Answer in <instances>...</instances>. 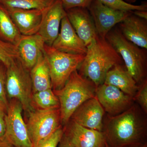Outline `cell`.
Wrapping results in <instances>:
<instances>
[{
	"label": "cell",
	"mask_w": 147,
	"mask_h": 147,
	"mask_svg": "<svg viewBox=\"0 0 147 147\" xmlns=\"http://www.w3.org/2000/svg\"><path fill=\"white\" fill-rule=\"evenodd\" d=\"M146 114L133 105L115 116L107 115L103 120L102 132L109 147H125L147 143Z\"/></svg>",
	"instance_id": "1"
},
{
	"label": "cell",
	"mask_w": 147,
	"mask_h": 147,
	"mask_svg": "<svg viewBox=\"0 0 147 147\" xmlns=\"http://www.w3.org/2000/svg\"><path fill=\"white\" fill-rule=\"evenodd\" d=\"M124 64L117 52L105 38L98 35L87 47V53L78 69L79 73L96 87L104 84L106 74L114 66Z\"/></svg>",
	"instance_id": "2"
},
{
	"label": "cell",
	"mask_w": 147,
	"mask_h": 147,
	"mask_svg": "<svg viewBox=\"0 0 147 147\" xmlns=\"http://www.w3.org/2000/svg\"><path fill=\"white\" fill-rule=\"evenodd\" d=\"M96 87L75 70L61 88L54 90L59 101L61 125H65L79 106L96 96Z\"/></svg>",
	"instance_id": "3"
},
{
	"label": "cell",
	"mask_w": 147,
	"mask_h": 147,
	"mask_svg": "<svg viewBox=\"0 0 147 147\" xmlns=\"http://www.w3.org/2000/svg\"><path fill=\"white\" fill-rule=\"evenodd\" d=\"M105 39L121 56L127 69L138 86L147 80V49L127 40L119 28H113Z\"/></svg>",
	"instance_id": "4"
},
{
	"label": "cell",
	"mask_w": 147,
	"mask_h": 147,
	"mask_svg": "<svg viewBox=\"0 0 147 147\" xmlns=\"http://www.w3.org/2000/svg\"><path fill=\"white\" fill-rule=\"evenodd\" d=\"M6 74L7 96L19 101L23 110L29 114L35 109L32 102V86L30 70L18 58L7 67Z\"/></svg>",
	"instance_id": "5"
},
{
	"label": "cell",
	"mask_w": 147,
	"mask_h": 147,
	"mask_svg": "<svg viewBox=\"0 0 147 147\" xmlns=\"http://www.w3.org/2000/svg\"><path fill=\"white\" fill-rule=\"evenodd\" d=\"M44 53L47 58L52 88H61L74 71L77 70L85 55H75L61 52L45 44Z\"/></svg>",
	"instance_id": "6"
},
{
	"label": "cell",
	"mask_w": 147,
	"mask_h": 147,
	"mask_svg": "<svg viewBox=\"0 0 147 147\" xmlns=\"http://www.w3.org/2000/svg\"><path fill=\"white\" fill-rule=\"evenodd\" d=\"M28 115L26 124L33 147L39 144L62 127L59 108L35 109Z\"/></svg>",
	"instance_id": "7"
},
{
	"label": "cell",
	"mask_w": 147,
	"mask_h": 147,
	"mask_svg": "<svg viewBox=\"0 0 147 147\" xmlns=\"http://www.w3.org/2000/svg\"><path fill=\"white\" fill-rule=\"evenodd\" d=\"M21 103L16 99L9 102L5 119V135L14 147H33L26 123L24 121Z\"/></svg>",
	"instance_id": "8"
},
{
	"label": "cell",
	"mask_w": 147,
	"mask_h": 147,
	"mask_svg": "<svg viewBox=\"0 0 147 147\" xmlns=\"http://www.w3.org/2000/svg\"><path fill=\"white\" fill-rule=\"evenodd\" d=\"M88 9L93 20L98 35L103 38H105L108 33L116 25L133 12L111 8L99 0H94Z\"/></svg>",
	"instance_id": "9"
},
{
	"label": "cell",
	"mask_w": 147,
	"mask_h": 147,
	"mask_svg": "<svg viewBox=\"0 0 147 147\" xmlns=\"http://www.w3.org/2000/svg\"><path fill=\"white\" fill-rule=\"evenodd\" d=\"M96 97L105 112L110 116L123 113L134 104L133 98L116 87L105 84L96 87Z\"/></svg>",
	"instance_id": "10"
},
{
	"label": "cell",
	"mask_w": 147,
	"mask_h": 147,
	"mask_svg": "<svg viewBox=\"0 0 147 147\" xmlns=\"http://www.w3.org/2000/svg\"><path fill=\"white\" fill-rule=\"evenodd\" d=\"M64 134L75 147H105L102 131L82 126L70 119L64 126Z\"/></svg>",
	"instance_id": "11"
},
{
	"label": "cell",
	"mask_w": 147,
	"mask_h": 147,
	"mask_svg": "<svg viewBox=\"0 0 147 147\" xmlns=\"http://www.w3.org/2000/svg\"><path fill=\"white\" fill-rule=\"evenodd\" d=\"M66 16V11L61 0H55L43 11L42 23L38 33L45 44L53 45L59 32L62 20Z\"/></svg>",
	"instance_id": "12"
},
{
	"label": "cell",
	"mask_w": 147,
	"mask_h": 147,
	"mask_svg": "<svg viewBox=\"0 0 147 147\" xmlns=\"http://www.w3.org/2000/svg\"><path fill=\"white\" fill-rule=\"evenodd\" d=\"M105 113L95 96L82 103L70 119L84 127L102 131Z\"/></svg>",
	"instance_id": "13"
},
{
	"label": "cell",
	"mask_w": 147,
	"mask_h": 147,
	"mask_svg": "<svg viewBox=\"0 0 147 147\" xmlns=\"http://www.w3.org/2000/svg\"><path fill=\"white\" fill-rule=\"evenodd\" d=\"M52 47L56 50L75 55H86L87 47L76 34L66 16L61 22L60 29Z\"/></svg>",
	"instance_id": "14"
},
{
	"label": "cell",
	"mask_w": 147,
	"mask_h": 147,
	"mask_svg": "<svg viewBox=\"0 0 147 147\" xmlns=\"http://www.w3.org/2000/svg\"><path fill=\"white\" fill-rule=\"evenodd\" d=\"M69 21L86 47L97 36L94 23L88 8L77 7L66 10Z\"/></svg>",
	"instance_id": "15"
},
{
	"label": "cell",
	"mask_w": 147,
	"mask_h": 147,
	"mask_svg": "<svg viewBox=\"0 0 147 147\" xmlns=\"http://www.w3.org/2000/svg\"><path fill=\"white\" fill-rule=\"evenodd\" d=\"M45 42L39 34L23 35L16 45L18 57L24 66L30 70L44 52Z\"/></svg>",
	"instance_id": "16"
},
{
	"label": "cell",
	"mask_w": 147,
	"mask_h": 147,
	"mask_svg": "<svg viewBox=\"0 0 147 147\" xmlns=\"http://www.w3.org/2000/svg\"><path fill=\"white\" fill-rule=\"evenodd\" d=\"M6 9L21 35H32L39 31L44 10L15 8Z\"/></svg>",
	"instance_id": "17"
},
{
	"label": "cell",
	"mask_w": 147,
	"mask_h": 147,
	"mask_svg": "<svg viewBox=\"0 0 147 147\" xmlns=\"http://www.w3.org/2000/svg\"><path fill=\"white\" fill-rule=\"evenodd\" d=\"M119 24V28L126 39L139 47L147 49V20L132 13Z\"/></svg>",
	"instance_id": "18"
},
{
	"label": "cell",
	"mask_w": 147,
	"mask_h": 147,
	"mask_svg": "<svg viewBox=\"0 0 147 147\" xmlns=\"http://www.w3.org/2000/svg\"><path fill=\"white\" fill-rule=\"evenodd\" d=\"M104 84L115 87L133 98L139 88L124 64L117 65L110 69L106 74Z\"/></svg>",
	"instance_id": "19"
},
{
	"label": "cell",
	"mask_w": 147,
	"mask_h": 147,
	"mask_svg": "<svg viewBox=\"0 0 147 147\" xmlns=\"http://www.w3.org/2000/svg\"><path fill=\"white\" fill-rule=\"evenodd\" d=\"M33 93L52 89L51 76L47 58L44 52L30 70Z\"/></svg>",
	"instance_id": "20"
},
{
	"label": "cell",
	"mask_w": 147,
	"mask_h": 147,
	"mask_svg": "<svg viewBox=\"0 0 147 147\" xmlns=\"http://www.w3.org/2000/svg\"><path fill=\"white\" fill-rule=\"evenodd\" d=\"M21 36L7 11L0 5V38L16 45Z\"/></svg>",
	"instance_id": "21"
},
{
	"label": "cell",
	"mask_w": 147,
	"mask_h": 147,
	"mask_svg": "<svg viewBox=\"0 0 147 147\" xmlns=\"http://www.w3.org/2000/svg\"><path fill=\"white\" fill-rule=\"evenodd\" d=\"M55 0H0V5L6 9H36L44 10Z\"/></svg>",
	"instance_id": "22"
},
{
	"label": "cell",
	"mask_w": 147,
	"mask_h": 147,
	"mask_svg": "<svg viewBox=\"0 0 147 147\" xmlns=\"http://www.w3.org/2000/svg\"><path fill=\"white\" fill-rule=\"evenodd\" d=\"M32 102L34 106L42 110L59 108V101L52 89L33 93Z\"/></svg>",
	"instance_id": "23"
},
{
	"label": "cell",
	"mask_w": 147,
	"mask_h": 147,
	"mask_svg": "<svg viewBox=\"0 0 147 147\" xmlns=\"http://www.w3.org/2000/svg\"><path fill=\"white\" fill-rule=\"evenodd\" d=\"M18 58L16 45L0 38V62L7 68Z\"/></svg>",
	"instance_id": "24"
},
{
	"label": "cell",
	"mask_w": 147,
	"mask_h": 147,
	"mask_svg": "<svg viewBox=\"0 0 147 147\" xmlns=\"http://www.w3.org/2000/svg\"><path fill=\"white\" fill-rule=\"evenodd\" d=\"M105 5L118 10L133 11L136 10L147 11L146 3L139 5L129 3L123 0H99Z\"/></svg>",
	"instance_id": "25"
},
{
	"label": "cell",
	"mask_w": 147,
	"mask_h": 147,
	"mask_svg": "<svg viewBox=\"0 0 147 147\" xmlns=\"http://www.w3.org/2000/svg\"><path fill=\"white\" fill-rule=\"evenodd\" d=\"M4 67H6L0 62V108L6 113L9 102L5 88L6 69Z\"/></svg>",
	"instance_id": "26"
},
{
	"label": "cell",
	"mask_w": 147,
	"mask_h": 147,
	"mask_svg": "<svg viewBox=\"0 0 147 147\" xmlns=\"http://www.w3.org/2000/svg\"><path fill=\"white\" fill-rule=\"evenodd\" d=\"M140 108L145 114L147 113V80L139 85V89L134 97Z\"/></svg>",
	"instance_id": "27"
},
{
	"label": "cell",
	"mask_w": 147,
	"mask_h": 147,
	"mask_svg": "<svg viewBox=\"0 0 147 147\" xmlns=\"http://www.w3.org/2000/svg\"><path fill=\"white\" fill-rule=\"evenodd\" d=\"M63 134V128L61 127L50 137L34 147H58Z\"/></svg>",
	"instance_id": "28"
},
{
	"label": "cell",
	"mask_w": 147,
	"mask_h": 147,
	"mask_svg": "<svg viewBox=\"0 0 147 147\" xmlns=\"http://www.w3.org/2000/svg\"><path fill=\"white\" fill-rule=\"evenodd\" d=\"M65 10L82 7L88 8L94 0H61Z\"/></svg>",
	"instance_id": "29"
},
{
	"label": "cell",
	"mask_w": 147,
	"mask_h": 147,
	"mask_svg": "<svg viewBox=\"0 0 147 147\" xmlns=\"http://www.w3.org/2000/svg\"><path fill=\"white\" fill-rule=\"evenodd\" d=\"M6 113L2 111H0V137L5 135L6 125L5 117Z\"/></svg>",
	"instance_id": "30"
},
{
	"label": "cell",
	"mask_w": 147,
	"mask_h": 147,
	"mask_svg": "<svg viewBox=\"0 0 147 147\" xmlns=\"http://www.w3.org/2000/svg\"><path fill=\"white\" fill-rule=\"evenodd\" d=\"M58 147H75L69 140L68 138L63 134L60 142L58 145Z\"/></svg>",
	"instance_id": "31"
},
{
	"label": "cell",
	"mask_w": 147,
	"mask_h": 147,
	"mask_svg": "<svg viewBox=\"0 0 147 147\" xmlns=\"http://www.w3.org/2000/svg\"><path fill=\"white\" fill-rule=\"evenodd\" d=\"M0 147H14L5 135L0 137Z\"/></svg>",
	"instance_id": "32"
},
{
	"label": "cell",
	"mask_w": 147,
	"mask_h": 147,
	"mask_svg": "<svg viewBox=\"0 0 147 147\" xmlns=\"http://www.w3.org/2000/svg\"><path fill=\"white\" fill-rule=\"evenodd\" d=\"M132 13L139 18L147 20V11L136 10L133 11Z\"/></svg>",
	"instance_id": "33"
},
{
	"label": "cell",
	"mask_w": 147,
	"mask_h": 147,
	"mask_svg": "<svg viewBox=\"0 0 147 147\" xmlns=\"http://www.w3.org/2000/svg\"><path fill=\"white\" fill-rule=\"evenodd\" d=\"M125 147H147V143H144V144H141L134 145V146H129Z\"/></svg>",
	"instance_id": "34"
},
{
	"label": "cell",
	"mask_w": 147,
	"mask_h": 147,
	"mask_svg": "<svg viewBox=\"0 0 147 147\" xmlns=\"http://www.w3.org/2000/svg\"><path fill=\"white\" fill-rule=\"evenodd\" d=\"M126 2L132 4V3H135L137 1V0H123Z\"/></svg>",
	"instance_id": "35"
},
{
	"label": "cell",
	"mask_w": 147,
	"mask_h": 147,
	"mask_svg": "<svg viewBox=\"0 0 147 147\" xmlns=\"http://www.w3.org/2000/svg\"><path fill=\"white\" fill-rule=\"evenodd\" d=\"M0 111H2V112H4L3 111V110H2L1 109V108H0ZM4 113H5V112H4Z\"/></svg>",
	"instance_id": "36"
},
{
	"label": "cell",
	"mask_w": 147,
	"mask_h": 147,
	"mask_svg": "<svg viewBox=\"0 0 147 147\" xmlns=\"http://www.w3.org/2000/svg\"><path fill=\"white\" fill-rule=\"evenodd\" d=\"M105 147H109V146H108V145H107V144H106V146Z\"/></svg>",
	"instance_id": "37"
}]
</instances>
